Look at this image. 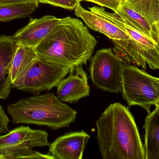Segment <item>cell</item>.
<instances>
[{
  "mask_svg": "<svg viewBox=\"0 0 159 159\" xmlns=\"http://www.w3.org/2000/svg\"><path fill=\"white\" fill-rule=\"evenodd\" d=\"M17 46L12 36L0 35V100H6L11 91L9 72Z\"/></svg>",
  "mask_w": 159,
  "mask_h": 159,
  "instance_id": "cell-13",
  "label": "cell"
},
{
  "mask_svg": "<svg viewBox=\"0 0 159 159\" xmlns=\"http://www.w3.org/2000/svg\"><path fill=\"white\" fill-rule=\"evenodd\" d=\"M39 57L35 52L34 48L18 45L9 72V77L12 84Z\"/></svg>",
  "mask_w": 159,
  "mask_h": 159,
  "instance_id": "cell-16",
  "label": "cell"
},
{
  "mask_svg": "<svg viewBox=\"0 0 159 159\" xmlns=\"http://www.w3.org/2000/svg\"><path fill=\"white\" fill-rule=\"evenodd\" d=\"M126 1V0H123V2H124V1Z\"/></svg>",
  "mask_w": 159,
  "mask_h": 159,
  "instance_id": "cell-28",
  "label": "cell"
},
{
  "mask_svg": "<svg viewBox=\"0 0 159 159\" xmlns=\"http://www.w3.org/2000/svg\"><path fill=\"white\" fill-rule=\"evenodd\" d=\"M61 18L47 15L40 18H30L29 23L19 30L12 37L17 45L35 48L52 30Z\"/></svg>",
  "mask_w": 159,
  "mask_h": 159,
  "instance_id": "cell-11",
  "label": "cell"
},
{
  "mask_svg": "<svg viewBox=\"0 0 159 159\" xmlns=\"http://www.w3.org/2000/svg\"><path fill=\"white\" fill-rule=\"evenodd\" d=\"M97 140L103 159H145L135 120L119 102L107 106L96 122Z\"/></svg>",
  "mask_w": 159,
  "mask_h": 159,
  "instance_id": "cell-1",
  "label": "cell"
},
{
  "mask_svg": "<svg viewBox=\"0 0 159 159\" xmlns=\"http://www.w3.org/2000/svg\"><path fill=\"white\" fill-rule=\"evenodd\" d=\"M0 159H3V157L2 155H0Z\"/></svg>",
  "mask_w": 159,
  "mask_h": 159,
  "instance_id": "cell-27",
  "label": "cell"
},
{
  "mask_svg": "<svg viewBox=\"0 0 159 159\" xmlns=\"http://www.w3.org/2000/svg\"><path fill=\"white\" fill-rule=\"evenodd\" d=\"M153 76L136 66L124 63L121 72L122 98L129 106L137 105L150 113L152 105L159 100V91Z\"/></svg>",
  "mask_w": 159,
  "mask_h": 159,
  "instance_id": "cell-4",
  "label": "cell"
},
{
  "mask_svg": "<svg viewBox=\"0 0 159 159\" xmlns=\"http://www.w3.org/2000/svg\"><path fill=\"white\" fill-rule=\"evenodd\" d=\"M53 159L51 156L47 154H43L37 151H34L33 149H28L21 151L19 153L9 156L7 159Z\"/></svg>",
  "mask_w": 159,
  "mask_h": 159,
  "instance_id": "cell-19",
  "label": "cell"
},
{
  "mask_svg": "<svg viewBox=\"0 0 159 159\" xmlns=\"http://www.w3.org/2000/svg\"><path fill=\"white\" fill-rule=\"evenodd\" d=\"M14 124H34L52 130L70 127L77 112L52 92L21 98L7 106Z\"/></svg>",
  "mask_w": 159,
  "mask_h": 159,
  "instance_id": "cell-3",
  "label": "cell"
},
{
  "mask_svg": "<svg viewBox=\"0 0 159 159\" xmlns=\"http://www.w3.org/2000/svg\"><path fill=\"white\" fill-rule=\"evenodd\" d=\"M94 3L102 7H106L116 12L123 2V0H80Z\"/></svg>",
  "mask_w": 159,
  "mask_h": 159,
  "instance_id": "cell-21",
  "label": "cell"
},
{
  "mask_svg": "<svg viewBox=\"0 0 159 159\" xmlns=\"http://www.w3.org/2000/svg\"><path fill=\"white\" fill-rule=\"evenodd\" d=\"M75 16L83 20L90 29L99 32L111 40L125 41L131 39L125 30L97 11L89 8L87 10L79 4L75 9Z\"/></svg>",
  "mask_w": 159,
  "mask_h": 159,
  "instance_id": "cell-12",
  "label": "cell"
},
{
  "mask_svg": "<svg viewBox=\"0 0 159 159\" xmlns=\"http://www.w3.org/2000/svg\"><path fill=\"white\" fill-rule=\"evenodd\" d=\"M127 25L159 44L157 28L145 18L122 2L116 12Z\"/></svg>",
  "mask_w": 159,
  "mask_h": 159,
  "instance_id": "cell-15",
  "label": "cell"
},
{
  "mask_svg": "<svg viewBox=\"0 0 159 159\" xmlns=\"http://www.w3.org/2000/svg\"><path fill=\"white\" fill-rule=\"evenodd\" d=\"M155 106H158V107H159V100L155 104Z\"/></svg>",
  "mask_w": 159,
  "mask_h": 159,
  "instance_id": "cell-26",
  "label": "cell"
},
{
  "mask_svg": "<svg viewBox=\"0 0 159 159\" xmlns=\"http://www.w3.org/2000/svg\"><path fill=\"white\" fill-rule=\"evenodd\" d=\"M97 44L81 21L68 16L61 18L34 49L40 58L73 68L85 65Z\"/></svg>",
  "mask_w": 159,
  "mask_h": 159,
  "instance_id": "cell-2",
  "label": "cell"
},
{
  "mask_svg": "<svg viewBox=\"0 0 159 159\" xmlns=\"http://www.w3.org/2000/svg\"><path fill=\"white\" fill-rule=\"evenodd\" d=\"M71 68L39 58L12 84V88L37 95L57 87Z\"/></svg>",
  "mask_w": 159,
  "mask_h": 159,
  "instance_id": "cell-5",
  "label": "cell"
},
{
  "mask_svg": "<svg viewBox=\"0 0 159 159\" xmlns=\"http://www.w3.org/2000/svg\"><path fill=\"white\" fill-rule=\"evenodd\" d=\"M35 0H0V6L27 2Z\"/></svg>",
  "mask_w": 159,
  "mask_h": 159,
  "instance_id": "cell-23",
  "label": "cell"
},
{
  "mask_svg": "<svg viewBox=\"0 0 159 159\" xmlns=\"http://www.w3.org/2000/svg\"><path fill=\"white\" fill-rule=\"evenodd\" d=\"M123 2L157 28L159 19V0H126Z\"/></svg>",
  "mask_w": 159,
  "mask_h": 159,
  "instance_id": "cell-18",
  "label": "cell"
},
{
  "mask_svg": "<svg viewBox=\"0 0 159 159\" xmlns=\"http://www.w3.org/2000/svg\"><path fill=\"white\" fill-rule=\"evenodd\" d=\"M38 3L48 4L65 9H75L80 4V0H37Z\"/></svg>",
  "mask_w": 159,
  "mask_h": 159,
  "instance_id": "cell-20",
  "label": "cell"
},
{
  "mask_svg": "<svg viewBox=\"0 0 159 159\" xmlns=\"http://www.w3.org/2000/svg\"><path fill=\"white\" fill-rule=\"evenodd\" d=\"M145 159H159V107L148 114L145 119Z\"/></svg>",
  "mask_w": 159,
  "mask_h": 159,
  "instance_id": "cell-14",
  "label": "cell"
},
{
  "mask_svg": "<svg viewBox=\"0 0 159 159\" xmlns=\"http://www.w3.org/2000/svg\"><path fill=\"white\" fill-rule=\"evenodd\" d=\"M90 8L103 15L118 27L125 30L135 42L139 55L143 62L152 70H159L158 43L126 24L116 12H107L103 7L97 6Z\"/></svg>",
  "mask_w": 159,
  "mask_h": 159,
  "instance_id": "cell-8",
  "label": "cell"
},
{
  "mask_svg": "<svg viewBox=\"0 0 159 159\" xmlns=\"http://www.w3.org/2000/svg\"><path fill=\"white\" fill-rule=\"evenodd\" d=\"M9 121L6 113L0 105V135L6 134L9 131L8 128Z\"/></svg>",
  "mask_w": 159,
  "mask_h": 159,
  "instance_id": "cell-22",
  "label": "cell"
},
{
  "mask_svg": "<svg viewBox=\"0 0 159 159\" xmlns=\"http://www.w3.org/2000/svg\"><path fill=\"white\" fill-rule=\"evenodd\" d=\"M37 0L0 6V21H8L30 16L38 7Z\"/></svg>",
  "mask_w": 159,
  "mask_h": 159,
  "instance_id": "cell-17",
  "label": "cell"
},
{
  "mask_svg": "<svg viewBox=\"0 0 159 159\" xmlns=\"http://www.w3.org/2000/svg\"><path fill=\"white\" fill-rule=\"evenodd\" d=\"M47 132L21 126L0 135V155L3 159L35 147H49Z\"/></svg>",
  "mask_w": 159,
  "mask_h": 159,
  "instance_id": "cell-7",
  "label": "cell"
},
{
  "mask_svg": "<svg viewBox=\"0 0 159 159\" xmlns=\"http://www.w3.org/2000/svg\"><path fill=\"white\" fill-rule=\"evenodd\" d=\"M124 63L111 48L98 50L89 66L90 77L93 85L110 93L121 91V72Z\"/></svg>",
  "mask_w": 159,
  "mask_h": 159,
  "instance_id": "cell-6",
  "label": "cell"
},
{
  "mask_svg": "<svg viewBox=\"0 0 159 159\" xmlns=\"http://www.w3.org/2000/svg\"><path fill=\"white\" fill-rule=\"evenodd\" d=\"M153 78L154 85H155V87H156L157 89L159 91V78L154 77H153Z\"/></svg>",
  "mask_w": 159,
  "mask_h": 159,
  "instance_id": "cell-24",
  "label": "cell"
},
{
  "mask_svg": "<svg viewBox=\"0 0 159 159\" xmlns=\"http://www.w3.org/2000/svg\"><path fill=\"white\" fill-rule=\"evenodd\" d=\"M57 87L59 99L70 104L76 103L90 94L88 77L82 66L71 68L69 76L62 79Z\"/></svg>",
  "mask_w": 159,
  "mask_h": 159,
  "instance_id": "cell-10",
  "label": "cell"
},
{
  "mask_svg": "<svg viewBox=\"0 0 159 159\" xmlns=\"http://www.w3.org/2000/svg\"><path fill=\"white\" fill-rule=\"evenodd\" d=\"M157 30L159 38V19L157 23Z\"/></svg>",
  "mask_w": 159,
  "mask_h": 159,
  "instance_id": "cell-25",
  "label": "cell"
},
{
  "mask_svg": "<svg viewBox=\"0 0 159 159\" xmlns=\"http://www.w3.org/2000/svg\"><path fill=\"white\" fill-rule=\"evenodd\" d=\"M90 138L84 131L65 133L50 144L48 154L53 159H82Z\"/></svg>",
  "mask_w": 159,
  "mask_h": 159,
  "instance_id": "cell-9",
  "label": "cell"
}]
</instances>
